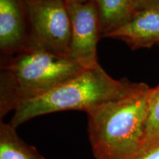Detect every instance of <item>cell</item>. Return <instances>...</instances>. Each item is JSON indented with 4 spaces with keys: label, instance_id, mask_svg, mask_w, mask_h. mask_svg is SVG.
Listing matches in <instances>:
<instances>
[{
    "label": "cell",
    "instance_id": "1",
    "mask_svg": "<svg viewBox=\"0 0 159 159\" xmlns=\"http://www.w3.org/2000/svg\"><path fill=\"white\" fill-rule=\"evenodd\" d=\"M151 88L145 85L123 98L87 111L88 134L95 159H128L142 146Z\"/></svg>",
    "mask_w": 159,
    "mask_h": 159
},
{
    "label": "cell",
    "instance_id": "2",
    "mask_svg": "<svg viewBox=\"0 0 159 159\" xmlns=\"http://www.w3.org/2000/svg\"><path fill=\"white\" fill-rule=\"evenodd\" d=\"M84 69L70 57L38 49L2 56L0 119L21 103L43 96Z\"/></svg>",
    "mask_w": 159,
    "mask_h": 159
},
{
    "label": "cell",
    "instance_id": "3",
    "mask_svg": "<svg viewBox=\"0 0 159 159\" xmlns=\"http://www.w3.org/2000/svg\"><path fill=\"white\" fill-rule=\"evenodd\" d=\"M145 85L113 78L98 64L84 69L43 96L21 103L10 123L16 128L35 117L51 113L73 110L86 112L102 103L128 96Z\"/></svg>",
    "mask_w": 159,
    "mask_h": 159
},
{
    "label": "cell",
    "instance_id": "4",
    "mask_svg": "<svg viewBox=\"0 0 159 159\" xmlns=\"http://www.w3.org/2000/svg\"><path fill=\"white\" fill-rule=\"evenodd\" d=\"M25 1L28 22V49L69 57L71 26L67 4L62 0Z\"/></svg>",
    "mask_w": 159,
    "mask_h": 159
},
{
    "label": "cell",
    "instance_id": "5",
    "mask_svg": "<svg viewBox=\"0 0 159 159\" xmlns=\"http://www.w3.org/2000/svg\"><path fill=\"white\" fill-rule=\"evenodd\" d=\"M67 7L71 26L69 57L83 68H92L99 64L97 44L102 35L96 4L69 3Z\"/></svg>",
    "mask_w": 159,
    "mask_h": 159
},
{
    "label": "cell",
    "instance_id": "6",
    "mask_svg": "<svg viewBox=\"0 0 159 159\" xmlns=\"http://www.w3.org/2000/svg\"><path fill=\"white\" fill-rule=\"evenodd\" d=\"M29 34L25 0H0V51L3 57L28 49Z\"/></svg>",
    "mask_w": 159,
    "mask_h": 159
},
{
    "label": "cell",
    "instance_id": "7",
    "mask_svg": "<svg viewBox=\"0 0 159 159\" xmlns=\"http://www.w3.org/2000/svg\"><path fill=\"white\" fill-rule=\"evenodd\" d=\"M105 37L121 40L132 49L159 44V3L136 11L128 21Z\"/></svg>",
    "mask_w": 159,
    "mask_h": 159
},
{
    "label": "cell",
    "instance_id": "8",
    "mask_svg": "<svg viewBox=\"0 0 159 159\" xmlns=\"http://www.w3.org/2000/svg\"><path fill=\"white\" fill-rule=\"evenodd\" d=\"M102 36L128 21L135 13V0H94Z\"/></svg>",
    "mask_w": 159,
    "mask_h": 159
},
{
    "label": "cell",
    "instance_id": "9",
    "mask_svg": "<svg viewBox=\"0 0 159 159\" xmlns=\"http://www.w3.org/2000/svg\"><path fill=\"white\" fill-rule=\"evenodd\" d=\"M11 123L0 122V159H46L19 137Z\"/></svg>",
    "mask_w": 159,
    "mask_h": 159
},
{
    "label": "cell",
    "instance_id": "10",
    "mask_svg": "<svg viewBox=\"0 0 159 159\" xmlns=\"http://www.w3.org/2000/svg\"><path fill=\"white\" fill-rule=\"evenodd\" d=\"M159 143V85L151 89L145 123L144 134L141 148Z\"/></svg>",
    "mask_w": 159,
    "mask_h": 159
},
{
    "label": "cell",
    "instance_id": "11",
    "mask_svg": "<svg viewBox=\"0 0 159 159\" xmlns=\"http://www.w3.org/2000/svg\"><path fill=\"white\" fill-rule=\"evenodd\" d=\"M128 159H159V143L139 149L138 152Z\"/></svg>",
    "mask_w": 159,
    "mask_h": 159
},
{
    "label": "cell",
    "instance_id": "12",
    "mask_svg": "<svg viewBox=\"0 0 159 159\" xmlns=\"http://www.w3.org/2000/svg\"><path fill=\"white\" fill-rule=\"evenodd\" d=\"M159 3V0H135V12Z\"/></svg>",
    "mask_w": 159,
    "mask_h": 159
},
{
    "label": "cell",
    "instance_id": "13",
    "mask_svg": "<svg viewBox=\"0 0 159 159\" xmlns=\"http://www.w3.org/2000/svg\"><path fill=\"white\" fill-rule=\"evenodd\" d=\"M64 1L66 3H81V2H87L94 1V0H62Z\"/></svg>",
    "mask_w": 159,
    "mask_h": 159
}]
</instances>
